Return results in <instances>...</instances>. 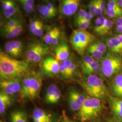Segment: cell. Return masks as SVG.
<instances>
[{
  "instance_id": "cell-33",
  "label": "cell",
  "mask_w": 122,
  "mask_h": 122,
  "mask_svg": "<svg viewBox=\"0 0 122 122\" xmlns=\"http://www.w3.org/2000/svg\"><path fill=\"white\" fill-rule=\"evenodd\" d=\"M75 22L79 29L82 30H86L91 24V22L87 21L82 20L75 21Z\"/></svg>"
},
{
  "instance_id": "cell-7",
  "label": "cell",
  "mask_w": 122,
  "mask_h": 122,
  "mask_svg": "<svg viewBox=\"0 0 122 122\" xmlns=\"http://www.w3.org/2000/svg\"><path fill=\"white\" fill-rule=\"evenodd\" d=\"M50 52L47 45L39 42H31L29 44L25 52L27 60L38 62Z\"/></svg>"
},
{
  "instance_id": "cell-21",
  "label": "cell",
  "mask_w": 122,
  "mask_h": 122,
  "mask_svg": "<svg viewBox=\"0 0 122 122\" xmlns=\"http://www.w3.org/2000/svg\"><path fill=\"white\" fill-rule=\"evenodd\" d=\"M32 117L33 120L52 122L50 116L46 113L44 110L39 108H37L33 111Z\"/></svg>"
},
{
  "instance_id": "cell-36",
  "label": "cell",
  "mask_w": 122,
  "mask_h": 122,
  "mask_svg": "<svg viewBox=\"0 0 122 122\" xmlns=\"http://www.w3.org/2000/svg\"><path fill=\"white\" fill-rule=\"evenodd\" d=\"M43 23L38 20H35L30 22L29 25V30L31 33H32L38 27L43 25Z\"/></svg>"
},
{
  "instance_id": "cell-8",
  "label": "cell",
  "mask_w": 122,
  "mask_h": 122,
  "mask_svg": "<svg viewBox=\"0 0 122 122\" xmlns=\"http://www.w3.org/2000/svg\"><path fill=\"white\" fill-rule=\"evenodd\" d=\"M81 70L85 75L102 73L101 67L99 61L96 60L90 55L83 57L81 63Z\"/></svg>"
},
{
  "instance_id": "cell-43",
  "label": "cell",
  "mask_w": 122,
  "mask_h": 122,
  "mask_svg": "<svg viewBox=\"0 0 122 122\" xmlns=\"http://www.w3.org/2000/svg\"><path fill=\"white\" fill-rule=\"evenodd\" d=\"M61 33L60 30H59L57 31L56 34H55V35L54 36L53 39H52V45H57L58 42H59V40L60 38L61 37Z\"/></svg>"
},
{
  "instance_id": "cell-55",
  "label": "cell",
  "mask_w": 122,
  "mask_h": 122,
  "mask_svg": "<svg viewBox=\"0 0 122 122\" xmlns=\"http://www.w3.org/2000/svg\"><path fill=\"white\" fill-rule=\"evenodd\" d=\"M44 1H48H48H49V0H44Z\"/></svg>"
},
{
  "instance_id": "cell-17",
  "label": "cell",
  "mask_w": 122,
  "mask_h": 122,
  "mask_svg": "<svg viewBox=\"0 0 122 122\" xmlns=\"http://www.w3.org/2000/svg\"><path fill=\"white\" fill-rule=\"evenodd\" d=\"M105 44L110 52L118 55L122 54V43L115 36L105 39Z\"/></svg>"
},
{
  "instance_id": "cell-27",
  "label": "cell",
  "mask_w": 122,
  "mask_h": 122,
  "mask_svg": "<svg viewBox=\"0 0 122 122\" xmlns=\"http://www.w3.org/2000/svg\"><path fill=\"white\" fill-rule=\"evenodd\" d=\"M113 24L114 22L113 20L107 19L100 36H103L110 34L113 28Z\"/></svg>"
},
{
  "instance_id": "cell-38",
  "label": "cell",
  "mask_w": 122,
  "mask_h": 122,
  "mask_svg": "<svg viewBox=\"0 0 122 122\" xmlns=\"http://www.w3.org/2000/svg\"><path fill=\"white\" fill-rule=\"evenodd\" d=\"M86 13H87V12L85 10L82 9V8L80 9L79 10L78 12L76 15L75 21L81 20L83 19V18L85 17Z\"/></svg>"
},
{
  "instance_id": "cell-23",
  "label": "cell",
  "mask_w": 122,
  "mask_h": 122,
  "mask_svg": "<svg viewBox=\"0 0 122 122\" xmlns=\"http://www.w3.org/2000/svg\"><path fill=\"white\" fill-rule=\"evenodd\" d=\"M73 61L71 58H67L65 60L61 61L60 66V73L61 76L65 78H68V72L70 66Z\"/></svg>"
},
{
  "instance_id": "cell-1",
  "label": "cell",
  "mask_w": 122,
  "mask_h": 122,
  "mask_svg": "<svg viewBox=\"0 0 122 122\" xmlns=\"http://www.w3.org/2000/svg\"><path fill=\"white\" fill-rule=\"evenodd\" d=\"M32 73V70L28 60H18L0 51V80L22 79Z\"/></svg>"
},
{
  "instance_id": "cell-3",
  "label": "cell",
  "mask_w": 122,
  "mask_h": 122,
  "mask_svg": "<svg viewBox=\"0 0 122 122\" xmlns=\"http://www.w3.org/2000/svg\"><path fill=\"white\" fill-rule=\"evenodd\" d=\"M42 78L39 74L32 73L23 79L20 92L22 100H35L39 96L42 86Z\"/></svg>"
},
{
  "instance_id": "cell-15",
  "label": "cell",
  "mask_w": 122,
  "mask_h": 122,
  "mask_svg": "<svg viewBox=\"0 0 122 122\" xmlns=\"http://www.w3.org/2000/svg\"><path fill=\"white\" fill-rule=\"evenodd\" d=\"M60 90L54 84L50 85L47 88L45 96V101L48 104H54L58 102L61 98Z\"/></svg>"
},
{
  "instance_id": "cell-47",
  "label": "cell",
  "mask_w": 122,
  "mask_h": 122,
  "mask_svg": "<svg viewBox=\"0 0 122 122\" xmlns=\"http://www.w3.org/2000/svg\"><path fill=\"white\" fill-rule=\"evenodd\" d=\"M107 121L108 122H121L119 120H118L117 118L113 116V115L111 117L108 118Z\"/></svg>"
},
{
  "instance_id": "cell-41",
  "label": "cell",
  "mask_w": 122,
  "mask_h": 122,
  "mask_svg": "<svg viewBox=\"0 0 122 122\" xmlns=\"http://www.w3.org/2000/svg\"><path fill=\"white\" fill-rule=\"evenodd\" d=\"M47 8L48 9L50 12L52 14V15L55 17L57 15V9L54 5L50 2H48V3L46 5Z\"/></svg>"
},
{
  "instance_id": "cell-52",
  "label": "cell",
  "mask_w": 122,
  "mask_h": 122,
  "mask_svg": "<svg viewBox=\"0 0 122 122\" xmlns=\"http://www.w3.org/2000/svg\"><path fill=\"white\" fill-rule=\"evenodd\" d=\"M60 122H74V121L70 120L68 118H65L62 119Z\"/></svg>"
},
{
  "instance_id": "cell-56",
  "label": "cell",
  "mask_w": 122,
  "mask_h": 122,
  "mask_svg": "<svg viewBox=\"0 0 122 122\" xmlns=\"http://www.w3.org/2000/svg\"><path fill=\"white\" fill-rule=\"evenodd\" d=\"M0 122H3L1 120H0Z\"/></svg>"
},
{
  "instance_id": "cell-34",
  "label": "cell",
  "mask_w": 122,
  "mask_h": 122,
  "mask_svg": "<svg viewBox=\"0 0 122 122\" xmlns=\"http://www.w3.org/2000/svg\"><path fill=\"white\" fill-rule=\"evenodd\" d=\"M122 8L118 3V0H109L107 5V10H114Z\"/></svg>"
},
{
  "instance_id": "cell-2",
  "label": "cell",
  "mask_w": 122,
  "mask_h": 122,
  "mask_svg": "<svg viewBox=\"0 0 122 122\" xmlns=\"http://www.w3.org/2000/svg\"><path fill=\"white\" fill-rule=\"evenodd\" d=\"M90 96L101 100L108 98L109 89L102 79L96 74L88 75L80 82Z\"/></svg>"
},
{
  "instance_id": "cell-35",
  "label": "cell",
  "mask_w": 122,
  "mask_h": 122,
  "mask_svg": "<svg viewBox=\"0 0 122 122\" xmlns=\"http://www.w3.org/2000/svg\"><path fill=\"white\" fill-rule=\"evenodd\" d=\"M0 2L3 11L8 10L13 5L16 3L15 0H0Z\"/></svg>"
},
{
  "instance_id": "cell-12",
  "label": "cell",
  "mask_w": 122,
  "mask_h": 122,
  "mask_svg": "<svg viewBox=\"0 0 122 122\" xmlns=\"http://www.w3.org/2000/svg\"><path fill=\"white\" fill-rule=\"evenodd\" d=\"M81 3V0H61L59 10L61 15L70 16L76 13Z\"/></svg>"
},
{
  "instance_id": "cell-25",
  "label": "cell",
  "mask_w": 122,
  "mask_h": 122,
  "mask_svg": "<svg viewBox=\"0 0 122 122\" xmlns=\"http://www.w3.org/2000/svg\"><path fill=\"white\" fill-rule=\"evenodd\" d=\"M22 23L20 19L13 18H10L9 20L6 22L2 28V32L3 33L6 31L9 30L17 26L20 23Z\"/></svg>"
},
{
  "instance_id": "cell-37",
  "label": "cell",
  "mask_w": 122,
  "mask_h": 122,
  "mask_svg": "<svg viewBox=\"0 0 122 122\" xmlns=\"http://www.w3.org/2000/svg\"><path fill=\"white\" fill-rule=\"evenodd\" d=\"M19 1L21 5L23 8L27 13H32L34 11V10L31 7L26 0H19Z\"/></svg>"
},
{
  "instance_id": "cell-53",
  "label": "cell",
  "mask_w": 122,
  "mask_h": 122,
  "mask_svg": "<svg viewBox=\"0 0 122 122\" xmlns=\"http://www.w3.org/2000/svg\"><path fill=\"white\" fill-rule=\"evenodd\" d=\"M118 3L120 6L122 8V0H118Z\"/></svg>"
},
{
  "instance_id": "cell-49",
  "label": "cell",
  "mask_w": 122,
  "mask_h": 122,
  "mask_svg": "<svg viewBox=\"0 0 122 122\" xmlns=\"http://www.w3.org/2000/svg\"><path fill=\"white\" fill-rule=\"evenodd\" d=\"M122 25V16L116 19L115 20L116 27L120 26Z\"/></svg>"
},
{
  "instance_id": "cell-11",
  "label": "cell",
  "mask_w": 122,
  "mask_h": 122,
  "mask_svg": "<svg viewBox=\"0 0 122 122\" xmlns=\"http://www.w3.org/2000/svg\"><path fill=\"white\" fill-rule=\"evenodd\" d=\"M4 48L6 53L17 59L21 57L24 54V44L19 40H14L7 42L5 45Z\"/></svg>"
},
{
  "instance_id": "cell-19",
  "label": "cell",
  "mask_w": 122,
  "mask_h": 122,
  "mask_svg": "<svg viewBox=\"0 0 122 122\" xmlns=\"http://www.w3.org/2000/svg\"><path fill=\"white\" fill-rule=\"evenodd\" d=\"M10 122H28L27 113L23 110H15L10 114Z\"/></svg>"
},
{
  "instance_id": "cell-40",
  "label": "cell",
  "mask_w": 122,
  "mask_h": 122,
  "mask_svg": "<svg viewBox=\"0 0 122 122\" xmlns=\"http://www.w3.org/2000/svg\"><path fill=\"white\" fill-rule=\"evenodd\" d=\"M32 33L37 36H42L44 34V25L43 24L38 27Z\"/></svg>"
},
{
  "instance_id": "cell-28",
  "label": "cell",
  "mask_w": 122,
  "mask_h": 122,
  "mask_svg": "<svg viewBox=\"0 0 122 122\" xmlns=\"http://www.w3.org/2000/svg\"><path fill=\"white\" fill-rule=\"evenodd\" d=\"M87 52L89 55L93 57L96 60H100L103 57L104 54L103 52H101L100 51L97 50L96 48H94L90 46L87 50Z\"/></svg>"
},
{
  "instance_id": "cell-57",
  "label": "cell",
  "mask_w": 122,
  "mask_h": 122,
  "mask_svg": "<svg viewBox=\"0 0 122 122\" xmlns=\"http://www.w3.org/2000/svg\"></svg>"
},
{
  "instance_id": "cell-46",
  "label": "cell",
  "mask_w": 122,
  "mask_h": 122,
  "mask_svg": "<svg viewBox=\"0 0 122 122\" xmlns=\"http://www.w3.org/2000/svg\"><path fill=\"white\" fill-rule=\"evenodd\" d=\"M88 7L89 9V11L94 14L95 10V0H91L89 4Z\"/></svg>"
},
{
  "instance_id": "cell-50",
  "label": "cell",
  "mask_w": 122,
  "mask_h": 122,
  "mask_svg": "<svg viewBox=\"0 0 122 122\" xmlns=\"http://www.w3.org/2000/svg\"><path fill=\"white\" fill-rule=\"evenodd\" d=\"M116 31L118 33L122 34V25L120 26L116 27Z\"/></svg>"
},
{
  "instance_id": "cell-31",
  "label": "cell",
  "mask_w": 122,
  "mask_h": 122,
  "mask_svg": "<svg viewBox=\"0 0 122 122\" xmlns=\"http://www.w3.org/2000/svg\"><path fill=\"white\" fill-rule=\"evenodd\" d=\"M18 10V5L16 3L13 5L9 9L3 11L5 17L7 19H10L13 16Z\"/></svg>"
},
{
  "instance_id": "cell-51",
  "label": "cell",
  "mask_w": 122,
  "mask_h": 122,
  "mask_svg": "<svg viewBox=\"0 0 122 122\" xmlns=\"http://www.w3.org/2000/svg\"><path fill=\"white\" fill-rule=\"evenodd\" d=\"M116 38H117L118 40L122 43V34H118L117 35L114 36Z\"/></svg>"
},
{
  "instance_id": "cell-16",
  "label": "cell",
  "mask_w": 122,
  "mask_h": 122,
  "mask_svg": "<svg viewBox=\"0 0 122 122\" xmlns=\"http://www.w3.org/2000/svg\"><path fill=\"white\" fill-rule=\"evenodd\" d=\"M108 98L110 109L113 116L122 122V99L110 95Z\"/></svg>"
},
{
  "instance_id": "cell-4",
  "label": "cell",
  "mask_w": 122,
  "mask_h": 122,
  "mask_svg": "<svg viewBox=\"0 0 122 122\" xmlns=\"http://www.w3.org/2000/svg\"><path fill=\"white\" fill-rule=\"evenodd\" d=\"M102 100L87 96L78 111L79 119L81 122H87L95 119L101 113L103 105Z\"/></svg>"
},
{
  "instance_id": "cell-39",
  "label": "cell",
  "mask_w": 122,
  "mask_h": 122,
  "mask_svg": "<svg viewBox=\"0 0 122 122\" xmlns=\"http://www.w3.org/2000/svg\"><path fill=\"white\" fill-rule=\"evenodd\" d=\"M104 13L103 11L100 8L99 5L98 4L97 0H95V10L94 15L95 16L97 17L101 16Z\"/></svg>"
},
{
  "instance_id": "cell-9",
  "label": "cell",
  "mask_w": 122,
  "mask_h": 122,
  "mask_svg": "<svg viewBox=\"0 0 122 122\" xmlns=\"http://www.w3.org/2000/svg\"><path fill=\"white\" fill-rule=\"evenodd\" d=\"M86 98L81 92L77 89H71L69 91L68 97V103L70 109L73 111H79Z\"/></svg>"
},
{
  "instance_id": "cell-42",
  "label": "cell",
  "mask_w": 122,
  "mask_h": 122,
  "mask_svg": "<svg viewBox=\"0 0 122 122\" xmlns=\"http://www.w3.org/2000/svg\"><path fill=\"white\" fill-rule=\"evenodd\" d=\"M76 69V65L75 63L72 62V63L70 66L68 72V78H70L73 75L74 73L75 72V71Z\"/></svg>"
},
{
  "instance_id": "cell-48",
  "label": "cell",
  "mask_w": 122,
  "mask_h": 122,
  "mask_svg": "<svg viewBox=\"0 0 122 122\" xmlns=\"http://www.w3.org/2000/svg\"><path fill=\"white\" fill-rule=\"evenodd\" d=\"M26 1L30 5V6L32 9L34 10L35 6V0H26Z\"/></svg>"
},
{
  "instance_id": "cell-20",
  "label": "cell",
  "mask_w": 122,
  "mask_h": 122,
  "mask_svg": "<svg viewBox=\"0 0 122 122\" xmlns=\"http://www.w3.org/2000/svg\"><path fill=\"white\" fill-rule=\"evenodd\" d=\"M11 97L4 92H0V113L2 114L12 103Z\"/></svg>"
},
{
  "instance_id": "cell-14",
  "label": "cell",
  "mask_w": 122,
  "mask_h": 122,
  "mask_svg": "<svg viewBox=\"0 0 122 122\" xmlns=\"http://www.w3.org/2000/svg\"><path fill=\"white\" fill-rule=\"evenodd\" d=\"M109 89L111 96L122 99V72L112 78Z\"/></svg>"
},
{
  "instance_id": "cell-13",
  "label": "cell",
  "mask_w": 122,
  "mask_h": 122,
  "mask_svg": "<svg viewBox=\"0 0 122 122\" xmlns=\"http://www.w3.org/2000/svg\"><path fill=\"white\" fill-rule=\"evenodd\" d=\"M60 66L58 61L52 57L46 58L42 63V67L44 73L51 76L55 75L60 72Z\"/></svg>"
},
{
  "instance_id": "cell-54",
  "label": "cell",
  "mask_w": 122,
  "mask_h": 122,
  "mask_svg": "<svg viewBox=\"0 0 122 122\" xmlns=\"http://www.w3.org/2000/svg\"><path fill=\"white\" fill-rule=\"evenodd\" d=\"M33 122H48L45 121H41V120H33Z\"/></svg>"
},
{
  "instance_id": "cell-32",
  "label": "cell",
  "mask_w": 122,
  "mask_h": 122,
  "mask_svg": "<svg viewBox=\"0 0 122 122\" xmlns=\"http://www.w3.org/2000/svg\"><path fill=\"white\" fill-rule=\"evenodd\" d=\"M91 46L103 53H105L107 51V47L106 44L100 41H95Z\"/></svg>"
},
{
  "instance_id": "cell-10",
  "label": "cell",
  "mask_w": 122,
  "mask_h": 122,
  "mask_svg": "<svg viewBox=\"0 0 122 122\" xmlns=\"http://www.w3.org/2000/svg\"><path fill=\"white\" fill-rule=\"evenodd\" d=\"M21 79L0 80V91L10 96L20 92L21 88Z\"/></svg>"
},
{
  "instance_id": "cell-45",
  "label": "cell",
  "mask_w": 122,
  "mask_h": 122,
  "mask_svg": "<svg viewBox=\"0 0 122 122\" xmlns=\"http://www.w3.org/2000/svg\"><path fill=\"white\" fill-rule=\"evenodd\" d=\"M97 2L99 5L100 8L103 11V12L105 13L107 9V5L106 4V2L105 0H97Z\"/></svg>"
},
{
  "instance_id": "cell-22",
  "label": "cell",
  "mask_w": 122,
  "mask_h": 122,
  "mask_svg": "<svg viewBox=\"0 0 122 122\" xmlns=\"http://www.w3.org/2000/svg\"><path fill=\"white\" fill-rule=\"evenodd\" d=\"M23 29V25L22 22L15 27L2 33L4 35L5 37L6 38L12 39L20 35L22 32Z\"/></svg>"
},
{
  "instance_id": "cell-44",
  "label": "cell",
  "mask_w": 122,
  "mask_h": 122,
  "mask_svg": "<svg viewBox=\"0 0 122 122\" xmlns=\"http://www.w3.org/2000/svg\"><path fill=\"white\" fill-rule=\"evenodd\" d=\"M94 16H95V15L93 13H92V12H90L89 11L88 12H87V13L86 14L85 17L83 19H82V20H86V21H87L91 22L92 19L94 18Z\"/></svg>"
},
{
  "instance_id": "cell-6",
  "label": "cell",
  "mask_w": 122,
  "mask_h": 122,
  "mask_svg": "<svg viewBox=\"0 0 122 122\" xmlns=\"http://www.w3.org/2000/svg\"><path fill=\"white\" fill-rule=\"evenodd\" d=\"M102 74L108 79L122 72V61L119 55L109 52L101 60Z\"/></svg>"
},
{
  "instance_id": "cell-29",
  "label": "cell",
  "mask_w": 122,
  "mask_h": 122,
  "mask_svg": "<svg viewBox=\"0 0 122 122\" xmlns=\"http://www.w3.org/2000/svg\"><path fill=\"white\" fill-rule=\"evenodd\" d=\"M105 13L109 17L117 19L122 16V8L114 10H108L106 9Z\"/></svg>"
},
{
  "instance_id": "cell-18",
  "label": "cell",
  "mask_w": 122,
  "mask_h": 122,
  "mask_svg": "<svg viewBox=\"0 0 122 122\" xmlns=\"http://www.w3.org/2000/svg\"><path fill=\"white\" fill-rule=\"evenodd\" d=\"M56 59L58 61H62L69 58L70 55L69 48L65 42L57 45L55 49Z\"/></svg>"
},
{
  "instance_id": "cell-30",
  "label": "cell",
  "mask_w": 122,
  "mask_h": 122,
  "mask_svg": "<svg viewBox=\"0 0 122 122\" xmlns=\"http://www.w3.org/2000/svg\"><path fill=\"white\" fill-rule=\"evenodd\" d=\"M38 10L39 13L45 18L50 19L54 17L52 14L50 12L48 9L47 8L46 5H40L39 7Z\"/></svg>"
},
{
  "instance_id": "cell-5",
  "label": "cell",
  "mask_w": 122,
  "mask_h": 122,
  "mask_svg": "<svg viewBox=\"0 0 122 122\" xmlns=\"http://www.w3.org/2000/svg\"><path fill=\"white\" fill-rule=\"evenodd\" d=\"M96 39V37L86 30L78 29L72 31L70 37V42L74 50L79 55L83 56Z\"/></svg>"
},
{
  "instance_id": "cell-24",
  "label": "cell",
  "mask_w": 122,
  "mask_h": 122,
  "mask_svg": "<svg viewBox=\"0 0 122 122\" xmlns=\"http://www.w3.org/2000/svg\"><path fill=\"white\" fill-rule=\"evenodd\" d=\"M107 19L105 16H101L97 18L96 20L94 27V31L97 35L99 36L100 35Z\"/></svg>"
},
{
  "instance_id": "cell-26",
  "label": "cell",
  "mask_w": 122,
  "mask_h": 122,
  "mask_svg": "<svg viewBox=\"0 0 122 122\" xmlns=\"http://www.w3.org/2000/svg\"><path fill=\"white\" fill-rule=\"evenodd\" d=\"M59 30L57 28L55 27L48 31L43 38L44 43L48 45H51L52 39Z\"/></svg>"
}]
</instances>
